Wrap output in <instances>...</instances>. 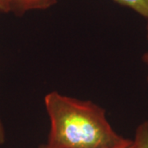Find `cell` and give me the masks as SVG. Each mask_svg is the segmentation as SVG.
Returning a JSON list of instances; mask_svg holds the SVG:
<instances>
[{"label":"cell","instance_id":"cell-1","mask_svg":"<svg viewBox=\"0 0 148 148\" xmlns=\"http://www.w3.org/2000/svg\"><path fill=\"white\" fill-rule=\"evenodd\" d=\"M44 104L50 123L47 144L53 147L115 148L131 140L119 135L106 110L90 101L51 91Z\"/></svg>","mask_w":148,"mask_h":148},{"label":"cell","instance_id":"cell-2","mask_svg":"<svg viewBox=\"0 0 148 148\" xmlns=\"http://www.w3.org/2000/svg\"><path fill=\"white\" fill-rule=\"evenodd\" d=\"M57 3V0H13L12 11L16 16H22L28 12L45 10Z\"/></svg>","mask_w":148,"mask_h":148},{"label":"cell","instance_id":"cell-3","mask_svg":"<svg viewBox=\"0 0 148 148\" xmlns=\"http://www.w3.org/2000/svg\"><path fill=\"white\" fill-rule=\"evenodd\" d=\"M119 5L126 7L148 20V0H114Z\"/></svg>","mask_w":148,"mask_h":148},{"label":"cell","instance_id":"cell-4","mask_svg":"<svg viewBox=\"0 0 148 148\" xmlns=\"http://www.w3.org/2000/svg\"><path fill=\"white\" fill-rule=\"evenodd\" d=\"M132 142V148H148V120L138 125Z\"/></svg>","mask_w":148,"mask_h":148},{"label":"cell","instance_id":"cell-5","mask_svg":"<svg viewBox=\"0 0 148 148\" xmlns=\"http://www.w3.org/2000/svg\"><path fill=\"white\" fill-rule=\"evenodd\" d=\"M13 0H0V12L3 13H8L12 11Z\"/></svg>","mask_w":148,"mask_h":148},{"label":"cell","instance_id":"cell-6","mask_svg":"<svg viewBox=\"0 0 148 148\" xmlns=\"http://www.w3.org/2000/svg\"><path fill=\"white\" fill-rule=\"evenodd\" d=\"M133 147V142H132V140H130L128 143H127L126 144H124V145H122V146H119V147H118L115 148H132ZM39 148H56V147H51V146H49V145H48L47 143H45V144H41Z\"/></svg>","mask_w":148,"mask_h":148},{"label":"cell","instance_id":"cell-7","mask_svg":"<svg viewBox=\"0 0 148 148\" xmlns=\"http://www.w3.org/2000/svg\"><path fill=\"white\" fill-rule=\"evenodd\" d=\"M147 39L148 40V20H147ZM142 59H143V62L144 64L147 65V67L148 68V51H147L146 53H143V57H142ZM147 82L148 85V75L147 77Z\"/></svg>","mask_w":148,"mask_h":148},{"label":"cell","instance_id":"cell-8","mask_svg":"<svg viewBox=\"0 0 148 148\" xmlns=\"http://www.w3.org/2000/svg\"><path fill=\"white\" fill-rule=\"evenodd\" d=\"M5 142V130L3 125V123L0 120V145L3 144Z\"/></svg>","mask_w":148,"mask_h":148}]
</instances>
